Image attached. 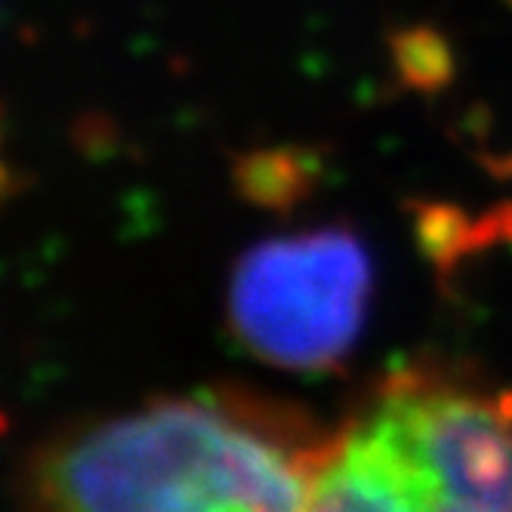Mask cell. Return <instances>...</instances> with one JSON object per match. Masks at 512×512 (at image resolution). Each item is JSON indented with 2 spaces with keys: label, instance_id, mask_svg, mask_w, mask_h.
Masks as SVG:
<instances>
[{
  "label": "cell",
  "instance_id": "277c9868",
  "mask_svg": "<svg viewBox=\"0 0 512 512\" xmlns=\"http://www.w3.org/2000/svg\"><path fill=\"white\" fill-rule=\"evenodd\" d=\"M241 189L256 204H287L306 189L303 155L294 152H256L238 167Z\"/></svg>",
  "mask_w": 512,
  "mask_h": 512
},
{
  "label": "cell",
  "instance_id": "3957f363",
  "mask_svg": "<svg viewBox=\"0 0 512 512\" xmlns=\"http://www.w3.org/2000/svg\"><path fill=\"white\" fill-rule=\"evenodd\" d=\"M374 294V263L349 226L250 247L229 284V324L250 355L284 371H331L352 352Z\"/></svg>",
  "mask_w": 512,
  "mask_h": 512
},
{
  "label": "cell",
  "instance_id": "7a4b0ae2",
  "mask_svg": "<svg viewBox=\"0 0 512 512\" xmlns=\"http://www.w3.org/2000/svg\"><path fill=\"white\" fill-rule=\"evenodd\" d=\"M337 463L380 509H512V392L401 368L337 432Z\"/></svg>",
  "mask_w": 512,
  "mask_h": 512
},
{
  "label": "cell",
  "instance_id": "6da1fadb",
  "mask_svg": "<svg viewBox=\"0 0 512 512\" xmlns=\"http://www.w3.org/2000/svg\"><path fill=\"white\" fill-rule=\"evenodd\" d=\"M331 432L244 389L155 398L59 432L19 475L47 509H309Z\"/></svg>",
  "mask_w": 512,
  "mask_h": 512
},
{
  "label": "cell",
  "instance_id": "5b68a950",
  "mask_svg": "<svg viewBox=\"0 0 512 512\" xmlns=\"http://www.w3.org/2000/svg\"><path fill=\"white\" fill-rule=\"evenodd\" d=\"M395 56H398L401 78L414 87H435L448 78L451 68L448 44L429 28H414L401 34L395 44Z\"/></svg>",
  "mask_w": 512,
  "mask_h": 512
}]
</instances>
